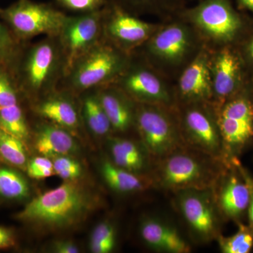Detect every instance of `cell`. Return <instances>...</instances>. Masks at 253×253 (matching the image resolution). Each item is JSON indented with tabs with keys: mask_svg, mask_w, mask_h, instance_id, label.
Wrapping results in <instances>:
<instances>
[{
	"mask_svg": "<svg viewBox=\"0 0 253 253\" xmlns=\"http://www.w3.org/2000/svg\"><path fill=\"white\" fill-rule=\"evenodd\" d=\"M94 206L95 199L87 189L76 181H66L32 199L16 218L38 228L59 230L77 225Z\"/></svg>",
	"mask_w": 253,
	"mask_h": 253,
	"instance_id": "6da1fadb",
	"label": "cell"
},
{
	"mask_svg": "<svg viewBox=\"0 0 253 253\" xmlns=\"http://www.w3.org/2000/svg\"><path fill=\"white\" fill-rule=\"evenodd\" d=\"M219 161L184 146L156 161L151 181L176 194L189 189H213L221 176Z\"/></svg>",
	"mask_w": 253,
	"mask_h": 253,
	"instance_id": "7a4b0ae2",
	"label": "cell"
},
{
	"mask_svg": "<svg viewBox=\"0 0 253 253\" xmlns=\"http://www.w3.org/2000/svg\"><path fill=\"white\" fill-rule=\"evenodd\" d=\"M130 54L101 39L75 63L60 84L73 94L112 84L127 66Z\"/></svg>",
	"mask_w": 253,
	"mask_h": 253,
	"instance_id": "3957f363",
	"label": "cell"
},
{
	"mask_svg": "<svg viewBox=\"0 0 253 253\" xmlns=\"http://www.w3.org/2000/svg\"><path fill=\"white\" fill-rule=\"evenodd\" d=\"M197 31L185 20L160 27L144 44L146 58L154 66L172 71L189 65L197 56Z\"/></svg>",
	"mask_w": 253,
	"mask_h": 253,
	"instance_id": "277c9868",
	"label": "cell"
},
{
	"mask_svg": "<svg viewBox=\"0 0 253 253\" xmlns=\"http://www.w3.org/2000/svg\"><path fill=\"white\" fill-rule=\"evenodd\" d=\"M169 107L138 104L135 122L143 147L155 161L186 146L179 121L168 111Z\"/></svg>",
	"mask_w": 253,
	"mask_h": 253,
	"instance_id": "5b68a950",
	"label": "cell"
},
{
	"mask_svg": "<svg viewBox=\"0 0 253 253\" xmlns=\"http://www.w3.org/2000/svg\"><path fill=\"white\" fill-rule=\"evenodd\" d=\"M23 81L32 94L44 96L56 90L64 76V61L58 36H46L25 56Z\"/></svg>",
	"mask_w": 253,
	"mask_h": 253,
	"instance_id": "8992f818",
	"label": "cell"
},
{
	"mask_svg": "<svg viewBox=\"0 0 253 253\" xmlns=\"http://www.w3.org/2000/svg\"><path fill=\"white\" fill-rule=\"evenodd\" d=\"M199 34L214 44H226L235 39L242 20L230 0H199L196 6L179 13Z\"/></svg>",
	"mask_w": 253,
	"mask_h": 253,
	"instance_id": "52a82bcc",
	"label": "cell"
},
{
	"mask_svg": "<svg viewBox=\"0 0 253 253\" xmlns=\"http://www.w3.org/2000/svg\"><path fill=\"white\" fill-rule=\"evenodd\" d=\"M0 16L18 38L27 40L41 35L59 36L67 16L50 4L18 0L0 9Z\"/></svg>",
	"mask_w": 253,
	"mask_h": 253,
	"instance_id": "ba28073f",
	"label": "cell"
},
{
	"mask_svg": "<svg viewBox=\"0 0 253 253\" xmlns=\"http://www.w3.org/2000/svg\"><path fill=\"white\" fill-rule=\"evenodd\" d=\"M160 27L109 1L103 8V39L127 54L144 45Z\"/></svg>",
	"mask_w": 253,
	"mask_h": 253,
	"instance_id": "9c48e42d",
	"label": "cell"
},
{
	"mask_svg": "<svg viewBox=\"0 0 253 253\" xmlns=\"http://www.w3.org/2000/svg\"><path fill=\"white\" fill-rule=\"evenodd\" d=\"M103 9L66 16L59 36L66 76L80 58L102 39Z\"/></svg>",
	"mask_w": 253,
	"mask_h": 253,
	"instance_id": "30bf717a",
	"label": "cell"
},
{
	"mask_svg": "<svg viewBox=\"0 0 253 253\" xmlns=\"http://www.w3.org/2000/svg\"><path fill=\"white\" fill-rule=\"evenodd\" d=\"M177 194V206L195 237L209 242L219 237V220L214 189H189Z\"/></svg>",
	"mask_w": 253,
	"mask_h": 253,
	"instance_id": "8fae6325",
	"label": "cell"
},
{
	"mask_svg": "<svg viewBox=\"0 0 253 253\" xmlns=\"http://www.w3.org/2000/svg\"><path fill=\"white\" fill-rule=\"evenodd\" d=\"M205 103H189L179 122L186 146L217 159L221 158L224 143L217 118Z\"/></svg>",
	"mask_w": 253,
	"mask_h": 253,
	"instance_id": "7c38bea8",
	"label": "cell"
},
{
	"mask_svg": "<svg viewBox=\"0 0 253 253\" xmlns=\"http://www.w3.org/2000/svg\"><path fill=\"white\" fill-rule=\"evenodd\" d=\"M137 104L169 107L172 96L166 83L152 68L131 61L112 83Z\"/></svg>",
	"mask_w": 253,
	"mask_h": 253,
	"instance_id": "4fadbf2b",
	"label": "cell"
},
{
	"mask_svg": "<svg viewBox=\"0 0 253 253\" xmlns=\"http://www.w3.org/2000/svg\"><path fill=\"white\" fill-rule=\"evenodd\" d=\"M210 61L209 53L202 49L181 73L178 89L186 102L206 103L212 99Z\"/></svg>",
	"mask_w": 253,
	"mask_h": 253,
	"instance_id": "5bb4252c",
	"label": "cell"
},
{
	"mask_svg": "<svg viewBox=\"0 0 253 253\" xmlns=\"http://www.w3.org/2000/svg\"><path fill=\"white\" fill-rule=\"evenodd\" d=\"M213 99L225 102L237 89L241 75V66L237 56L231 49L224 47L211 56L210 61Z\"/></svg>",
	"mask_w": 253,
	"mask_h": 253,
	"instance_id": "9a60e30c",
	"label": "cell"
},
{
	"mask_svg": "<svg viewBox=\"0 0 253 253\" xmlns=\"http://www.w3.org/2000/svg\"><path fill=\"white\" fill-rule=\"evenodd\" d=\"M113 130L125 132L135 122L134 102L121 89L111 84L96 89Z\"/></svg>",
	"mask_w": 253,
	"mask_h": 253,
	"instance_id": "2e32d148",
	"label": "cell"
},
{
	"mask_svg": "<svg viewBox=\"0 0 253 253\" xmlns=\"http://www.w3.org/2000/svg\"><path fill=\"white\" fill-rule=\"evenodd\" d=\"M141 239L151 249L161 252L187 253L191 251L179 231L170 224L156 217H146L141 221Z\"/></svg>",
	"mask_w": 253,
	"mask_h": 253,
	"instance_id": "e0dca14e",
	"label": "cell"
},
{
	"mask_svg": "<svg viewBox=\"0 0 253 253\" xmlns=\"http://www.w3.org/2000/svg\"><path fill=\"white\" fill-rule=\"evenodd\" d=\"M56 91V89L38 101L36 112L49 123L69 131L76 130L81 121L76 106L63 91Z\"/></svg>",
	"mask_w": 253,
	"mask_h": 253,
	"instance_id": "ac0fdd59",
	"label": "cell"
},
{
	"mask_svg": "<svg viewBox=\"0 0 253 253\" xmlns=\"http://www.w3.org/2000/svg\"><path fill=\"white\" fill-rule=\"evenodd\" d=\"M35 146L39 154L47 158L70 156L77 152V143L67 129L51 123L38 126Z\"/></svg>",
	"mask_w": 253,
	"mask_h": 253,
	"instance_id": "d6986e66",
	"label": "cell"
},
{
	"mask_svg": "<svg viewBox=\"0 0 253 253\" xmlns=\"http://www.w3.org/2000/svg\"><path fill=\"white\" fill-rule=\"evenodd\" d=\"M214 196L219 211L227 217H239L249 208L251 200L249 182L246 178L244 182L236 176H231L221 186L219 194L214 193Z\"/></svg>",
	"mask_w": 253,
	"mask_h": 253,
	"instance_id": "ffe728a7",
	"label": "cell"
},
{
	"mask_svg": "<svg viewBox=\"0 0 253 253\" xmlns=\"http://www.w3.org/2000/svg\"><path fill=\"white\" fill-rule=\"evenodd\" d=\"M109 145L111 161L116 166L137 174L149 168V155L134 141L112 137L109 139Z\"/></svg>",
	"mask_w": 253,
	"mask_h": 253,
	"instance_id": "44dd1931",
	"label": "cell"
},
{
	"mask_svg": "<svg viewBox=\"0 0 253 253\" xmlns=\"http://www.w3.org/2000/svg\"><path fill=\"white\" fill-rule=\"evenodd\" d=\"M101 172L107 185L116 192L130 194L144 191L151 181H146L139 174L116 166L106 160L101 166Z\"/></svg>",
	"mask_w": 253,
	"mask_h": 253,
	"instance_id": "7402d4cb",
	"label": "cell"
},
{
	"mask_svg": "<svg viewBox=\"0 0 253 253\" xmlns=\"http://www.w3.org/2000/svg\"><path fill=\"white\" fill-rule=\"evenodd\" d=\"M94 92L87 91L82 104V113L84 122L91 133L96 136L107 135L113 130L112 126L102 105L100 102L96 89Z\"/></svg>",
	"mask_w": 253,
	"mask_h": 253,
	"instance_id": "603a6c76",
	"label": "cell"
},
{
	"mask_svg": "<svg viewBox=\"0 0 253 253\" xmlns=\"http://www.w3.org/2000/svg\"><path fill=\"white\" fill-rule=\"evenodd\" d=\"M131 14H179L184 9V0H108Z\"/></svg>",
	"mask_w": 253,
	"mask_h": 253,
	"instance_id": "cb8c5ba5",
	"label": "cell"
},
{
	"mask_svg": "<svg viewBox=\"0 0 253 253\" xmlns=\"http://www.w3.org/2000/svg\"><path fill=\"white\" fill-rule=\"evenodd\" d=\"M217 122L224 146H241L253 134V122L251 121L217 114Z\"/></svg>",
	"mask_w": 253,
	"mask_h": 253,
	"instance_id": "d4e9b609",
	"label": "cell"
},
{
	"mask_svg": "<svg viewBox=\"0 0 253 253\" xmlns=\"http://www.w3.org/2000/svg\"><path fill=\"white\" fill-rule=\"evenodd\" d=\"M31 189L27 179L21 174L6 167H0V196L20 201L29 197Z\"/></svg>",
	"mask_w": 253,
	"mask_h": 253,
	"instance_id": "484cf974",
	"label": "cell"
},
{
	"mask_svg": "<svg viewBox=\"0 0 253 253\" xmlns=\"http://www.w3.org/2000/svg\"><path fill=\"white\" fill-rule=\"evenodd\" d=\"M0 129L23 141L29 137L26 118L18 104L0 107Z\"/></svg>",
	"mask_w": 253,
	"mask_h": 253,
	"instance_id": "4316f807",
	"label": "cell"
},
{
	"mask_svg": "<svg viewBox=\"0 0 253 253\" xmlns=\"http://www.w3.org/2000/svg\"><path fill=\"white\" fill-rule=\"evenodd\" d=\"M23 141L0 129V156L9 164L26 170L28 156Z\"/></svg>",
	"mask_w": 253,
	"mask_h": 253,
	"instance_id": "83f0119b",
	"label": "cell"
},
{
	"mask_svg": "<svg viewBox=\"0 0 253 253\" xmlns=\"http://www.w3.org/2000/svg\"><path fill=\"white\" fill-rule=\"evenodd\" d=\"M116 244V230L109 221L100 222L94 228L90 237L89 248L94 253L112 252Z\"/></svg>",
	"mask_w": 253,
	"mask_h": 253,
	"instance_id": "f1b7e54d",
	"label": "cell"
},
{
	"mask_svg": "<svg viewBox=\"0 0 253 253\" xmlns=\"http://www.w3.org/2000/svg\"><path fill=\"white\" fill-rule=\"evenodd\" d=\"M221 252L224 253H249L253 247V232L244 225L230 237H218Z\"/></svg>",
	"mask_w": 253,
	"mask_h": 253,
	"instance_id": "f546056e",
	"label": "cell"
},
{
	"mask_svg": "<svg viewBox=\"0 0 253 253\" xmlns=\"http://www.w3.org/2000/svg\"><path fill=\"white\" fill-rule=\"evenodd\" d=\"M55 174L65 181H77L83 175L81 163L70 156H61L53 158Z\"/></svg>",
	"mask_w": 253,
	"mask_h": 253,
	"instance_id": "4dcf8cb0",
	"label": "cell"
},
{
	"mask_svg": "<svg viewBox=\"0 0 253 253\" xmlns=\"http://www.w3.org/2000/svg\"><path fill=\"white\" fill-rule=\"evenodd\" d=\"M26 171L28 176L35 179H46L56 174L52 161L45 156H38L28 161Z\"/></svg>",
	"mask_w": 253,
	"mask_h": 253,
	"instance_id": "1f68e13d",
	"label": "cell"
},
{
	"mask_svg": "<svg viewBox=\"0 0 253 253\" xmlns=\"http://www.w3.org/2000/svg\"><path fill=\"white\" fill-rule=\"evenodd\" d=\"M56 1L63 9L85 14L103 9L107 4L108 0H56Z\"/></svg>",
	"mask_w": 253,
	"mask_h": 253,
	"instance_id": "d6a6232c",
	"label": "cell"
},
{
	"mask_svg": "<svg viewBox=\"0 0 253 253\" xmlns=\"http://www.w3.org/2000/svg\"><path fill=\"white\" fill-rule=\"evenodd\" d=\"M17 52V45L5 26L0 22V58L4 63H11Z\"/></svg>",
	"mask_w": 253,
	"mask_h": 253,
	"instance_id": "836d02e7",
	"label": "cell"
},
{
	"mask_svg": "<svg viewBox=\"0 0 253 253\" xmlns=\"http://www.w3.org/2000/svg\"><path fill=\"white\" fill-rule=\"evenodd\" d=\"M18 104L17 93L7 73L0 70V107Z\"/></svg>",
	"mask_w": 253,
	"mask_h": 253,
	"instance_id": "e575fe53",
	"label": "cell"
},
{
	"mask_svg": "<svg viewBox=\"0 0 253 253\" xmlns=\"http://www.w3.org/2000/svg\"><path fill=\"white\" fill-rule=\"evenodd\" d=\"M52 251L56 253H78L80 252L77 245L71 241H57L52 244Z\"/></svg>",
	"mask_w": 253,
	"mask_h": 253,
	"instance_id": "d590c367",
	"label": "cell"
},
{
	"mask_svg": "<svg viewBox=\"0 0 253 253\" xmlns=\"http://www.w3.org/2000/svg\"><path fill=\"white\" fill-rule=\"evenodd\" d=\"M14 246L12 233L6 228L0 226V249H6Z\"/></svg>",
	"mask_w": 253,
	"mask_h": 253,
	"instance_id": "8d00e7d4",
	"label": "cell"
},
{
	"mask_svg": "<svg viewBox=\"0 0 253 253\" xmlns=\"http://www.w3.org/2000/svg\"><path fill=\"white\" fill-rule=\"evenodd\" d=\"M246 178L249 182L250 190H251V200H250L249 206L248 208H249L250 221L253 226V181L249 176H246Z\"/></svg>",
	"mask_w": 253,
	"mask_h": 253,
	"instance_id": "74e56055",
	"label": "cell"
},
{
	"mask_svg": "<svg viewBox=\"0 0 253 253\" xmlns=\"http://www.w3.org/2000/svg\"><path fill=\"white\" fill-rule=\"evenodd\" d=\"M237 1L241 8L249 10L253 13V0H237Z\"/></svg>",
	"mask_w": 253,
	"mask_h": 253,
	"instance_id": "f35d334b",
	"label": "cell"
},
{
	"mask_svg": "<svg viewBox=\"0 0 253 253\" xmlns=\"http://www.w3.org/2000/svg\"><path fill=\"white\" fill-rule=\"evenodd\" d=\"M249 52L250 54H251V57L253 59V39L249 45Z\"/></svg>",
	"mask_w": 253,
	"mask_h": 253,
	"instance_id": "ab89813d",
	"label": "cell"
},
{
	"mask_svg": "<svg viewBox=\"0 0 253 253\" xmlns=\"http://www.w3.org/2000/svg\"><path fill=\"white\" fill-rule=\"evenodd\" d=\"M0 61H1V58H0Z\"/></svg>",
	"mask_w": 253,
	"mask_h": 253,
	"instance_id": "60d3db41",
	"label": "cell"
},
{
	"mask_svg": "<svg viewBox=\"0 0 253 253\" xmlns=\"http://www.w3.org/2000/svg\"></svg>",
	"mask_w": 253,
	"mask_h": 253,
	"instance_id": "b9f144b4",
	"label": "cell"
}]
</instances>
